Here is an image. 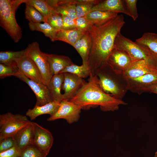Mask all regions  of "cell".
Returning a JSON list of instances; mask_svg holds the SVG:
<instances>
[{"mask_svg": "<svg viewBox=\"0 0 157 157\" xmlns=\"http://www.w3.org/2000/svg\"><path fill=\"white\" fill-rule=\"evenodd\" d=\"M27 116L10 112L0 115V139L13 137L21 129L31 122Z\"/></svg>", "mask_w": 157, "mask_h": 157, "instance_id": "8992f818", "label": "cell"}, {"mask_svg": "<svg viewBox=\"0 0 157 157\" xmlns=\"http://www.w3.org/2000/svg\"><path fill=\"white\" fill-rule=\"evenodd\" d=\"M64 79L63 73L54 75L47 85L53 101L60 103L63 99L61 90Z\"/></svg>", "mask_w": 157, "mask_h": 157, "instance_id": "7402d4cb", "label": "cell"}, {"mask_svg": "<svg viewBox=\"0 0 157 157\" xmlns=\"http://www.w3.org/2000/svg\"><path fill=\"white\" fill-rule=\"evenodd\" d=\"M150 92L157 94V83L152 87L150 89Z\"/></svg>", "mask_w": 157, "mask_h": 157, "instance_id": "ab89813d", "label": "cell"}, {"mask_svg": "<svg viewBox=\"0 0 157 157\" xmlns=\"http://www.w3.org/2000/svg\"><path fill=\"white\" fill-rule=\"evenodd\" d=\"M60 105V103L54 101L41 106L35 105L33 108L28 110L26 115L29 117L31 120L42 115L47 114L51 116L56 113Z\"/></svg>", "mask_w": 157, "mask_h": 157, "instance_id": "44dd1931", "label": "cell"}, {"mask_svg": "<svg viewBox=\"0 0 157 157\" xmlns=\"http://www.w3.org/2000/svg\"><path fill=\"white\" fill-rule=\"evenodd\" d=\"M127 79L128 90L140 94L145 92H150L152 87L157 83V73Z\"/></svg>", "mask_w": 157, "mask_h": 157, "instance_id": "9c48e42d", "label": "cell"}, {"mask_svg": "<svg viewBox=\"0 0 157 157\" xmlns=\"http://www.w3.org/2000/svg\"><path fill=\"white\" fill-rule=\"evenodd\" d=\"M66 72L74 74L83 78L89 77L91 74L89 68L83 64L79 66L74 64L67 67L60 73Z\"/></svg>", "mask_w": 157, "mask_h": 157, "instance_id": "f546056e", "label": "cell"}, {"mask_svg": "<svg viewBox=\"0 0 157 157\" xmlns=\"http://www.w3.org/2000/svg\"><path fill=\"white\" fill-rule=\"evenodd\" d=\"M15 77L26 83L33 91L36 98L35 105L41 106L53 101L47 85L31 80L20 72Z\"/></svg>", "mask_w": 157, "mask_h": 157, "instance_id": "30bf717a", "label": "cell"}, {"mask_svg": "<svg viewBox=\"0 0 157 157\" xmlns=\"http://www.w3.org/2000/svg\"><path fill=\"white\" fill-rule=\"evenodd\" d=\"M86 32L81 31L77 28L71 30L62 29L58 31L55 41L60 40L63 41L73 46L75 43Z\"/></svg>", "mask_w": 157, "mask_h": 157, "instance_id": "cb8c5ba5", "label": "cell"}, {"mask_svg": "<svg viewBox=\"0 0 157 157\" xmlns=\"http://www.w3.org/2000/svg\"><path fill=\"white\" fill-rule=\"evenodd\" d=\"M19 72L32 80L43 83L40 71L33 61L26 54L16 60Z\"/></svg>", "mask_w": 157, "mask_h": 157, "instance_id": "5bb4252c", "label": "cell"}, {"mask_svg": "<svg viewBox=\"0 0 157 157\" xmlns=\"http://www.w3.org/2000/svg\"><path fill=\"white\" fill-rule=\"evenodd\" d=\"M75 21L76 28L84 32L88 31L93 25L85 17L77 18Z\"/></svg>", "mask_w": 157, "mask_h": 157, "instance_id": "d590c367", "label": "cell"}, {"mask_svg": "<svg viewBox=\"0 0 157 157\" xmlns=\"http://www.w3.org/2000/svg\"><path fill=\"white\" fill-rule=\"evenodd\" d=\"M70 101L79 106L81 109L88 110L98 106L104 112L118 110L121 105L127 103L107 94L103 90L97 77L90 74L88 82Z\"/></svg>", "mask_w": 157, "mask_h": 157, "instance_id": "7a4b0ae2", "label": "cell"}, {"mask_svg": "<svg viewBox=\"0 0 157 157\" xmlns=\"http://www.w3.org/2000/svg\"><path fill=\"white\" fill-rule=\"evenodd\" d=\"M34 126L33 144L47 155L53 142L51 133L36 123L33 122Z\"/></svg>", "mask_w": 157, "mask_h": 157, "instance_id": "4fadbf2b", "label": "cell"}, {"mask_svg": "<svg viewBox=\"0 0 157 157\" xmlns=\"http://www.w3.org/2000/svg\"><path fill=\"white\" fill-rule=\"evenodd\" d=\"M157 67L144 60L133 61L123 74L127 78L139 77L151 73H157Z\"/></svg>", "mask_w": 157, "mask_h": 157, "instance_id": "9a60e30c", "label": "cell"}, {"mask_svg": "<svg viewBox=\"0 0 157 157\" xmlns=\"http://www.w3.org/2000/svg\"><path fill=\"white\" fill-rule=\"evenodd\" d=\"M50 6L56 12L62 15L75 20L76 4L75 0H47Z\"/></svg>", "mask_w": 157, "mask_h": 157, "instance_id": "e0dca14e", "label": "cell"}, {"mask_svg": "<svg viewBox=\"0 0 157 157\" xmlns=\"http://www.w3.org/2000/svg\"><path fill=\"white\" fill-rule=\"evenodd\" d=\"M45 54L53 75L60 73L67 67L74 64L67 56L46 53Z\"/></svg>", "mask_w": 157, "mask_h": 157, "instance_id": "ffe728a7", "label": "cell"}, {"mask_svg": "<svg viewBox=\"0 0 157 157\" xmlns=\"http://www.w3.org/2000/svg\"><path fill=\"white\" fill-rule=\"evenodd\" d=\"M154 157H157V151L155 153Z\"/></svg>", "mask_w": 157, "mask_h": 157, "instance_id": "60d3db41", "label": "cell"}, {"mask_svg": "<svg viewBox=\"0 0 157 157\" xmlns=\"http://www.w3.org/2000/svg\"><path fill=\"white\" fill-rule=\"evenodd\" d=\"M107 11L122 13L131 17L125 0H105L101 1L92 7L91 12Z\"/></svg>", "mask_w": 157, "mask_h": 157, "instance_id": "2e32d148", "label": "cell"}, {"mask_svg": "<svg viewBox=\"0 0 157 157\" xmlns=\"http://www.w3.org/2000/svg\"><path fill=\"white\" fill-rule=\"evenodd\" d=\"M26 0H0V26L15 43L22 37V31L16 21V11Z\"/></svg>", "mask_w": 157, "mask_h": 157, "instance_id": "277c9868", "label": "cell"}, {"mask_svg": "<svg viewBox=\"0 0 157 157\" xmlns=\"http://www.w3.org/2000/svg\"><path fill=\"white\" fill-rule=\"evenodd\" d=\"M94 5L86 3H80L76 4V15L77 18L84 17L91 12L92 8Z\"/></svg>", "mask_w": 157, "mask_h": 157, "instance_id": "836d02e7", "label": "cell"}, {"mask_svg": "<svg viewBox=\"0 0 157 157\" xmlns=\"http://www.w3.org/2000/svg\"><path fill=\"white\" fill-rule=\"evenodd\" d=\"M25 15L29 22L41 23L47 22L44 17L35 7L27 3H25Z\"/></svg>", "mask_w": 157, "mask_h": 157, "instance_id": "f1b7e54d", "label": "cell"}, {"mask_svg": "<svg viewBox=\"0 0 157 157\" xmlns=\"http://www.w3.org/2000/svg\"><path fill=\"white\" fill-rule=\"evenodd\" d=\"M62 16L63 22L62 29L71 30L77 28L75 20L65 15H62Z\"/></svg>", "mask_w": 157, "mask_h": 157, "instance_id": "74e56055", "label": "cell"}, {"mask_svg": "<svg viewBox=\"0 0 157 157\" xmlns=\"http://www.w3.org/2000/svg\"><path fill=\"white\" fill-rule=\"evenodd\" d=\"M92 44V38L90 33L88 31L86 32L73 46L81 57L82 64L88 68V61Z\"/></svg>", "mask_w": 157, "mask_h": 157, "instance_id": "ac0fdd59", "label": "cell"}, {"mask_svg": "<svg viewBox=\"0 0 157 157\" xmlns=\"http://www.w3.org/2000/svg\"><path fill=\"white\" fill-rule=\"evenodd\" d=\"M25 3H27L35 7L47 19L53 13L56 12L50 6L47 0H26Z\"/></svg>", "mask_w": 157, "mask_h": 157, "instance_id": "4316f807", "label": "cell"}, {"mask_svg": "<svg viewBox=\"0 0 157 157\" xmlns=\"http://www.w3.org/2000/svg\"><path fill=\"white\" fill-rule=\"evenodd\" d=\"M94 75L97 77L104 91L115 98L122 100L128 90L127 79L123 74L115 71L107 63L96 70Z\"/></svg>", "mask_w": 157, "mask_h": 157, "instance_id": "3957f363", "label": "cell"}, {"mask_svg": "<svg viewBox=\"0 0 157 157\" xmlns=\"http://www.w3.org/2000/svg\"><path fill=\"white\" fill-rule=\"evenodd\" d=\"M28 25L31 30L42 32L45 36L49 38L52 42L56 41L58 31L48 22H45L43 23L29 22Z\"/></svg>", "mask_w": 157, "mask_h": 157, "instance_id": "484cf974", "label": "cell"}, {"mask_svg": "<svg viewBox=\"0 0 157 157\" xmlns=\"http://www.w3.org/2000/svg\"><path fill=\"white\" fill-rule=\"evenodd\" d=\"M128 9L131 14V17L134 21L138 18L137 8V0H125Z\"/></svg>", "mask_w": 157, "mask_h": 157, "instance_id": "8d00e7d4", "label": "cell"}, {"mask_svg": "<svg viewBox=\"0 0 157 157\" xmlns=\"http://www.w3.org/2000/svg\"><path fill=\"white\" fill-rule=\"evenodd\" d=\"M26 50L18 51H7L0 52V64L17 68V60L26 54Z\"/></svg>", "mask_w": 157, "mask_h": 157, "instance_id": "d4e9b609", "label": "cell"}, {"mask_svg": "<svg viewBox=\"0 0 157 157\" xmlns=\"http://www.w3.org/2000/svg\"><path fill=\"white\" fill-rule=\"evenodd\" d=\"M34 126L33 122L19 130L13 137L16 146L20 150L33 144Z\"/></svg>", "mask_w": 157, "mask_h": 157, "instance_id": "d6986e66", "label": "cell"}, {"mask_svg": "<svg viewBox=\"0 0 157 157\" xmlns=\"http://www.w3.org/2000/svg\"><path fill=\"white\" fill-rule=\"evenodd\" d=\"M114 48L125 51L132 61L144 60L157 68V55L153 53L146 46L132 41L122 35L120 33L115 38Z\"/></svg>", "mask_w": 157, "mask_h": 157, "instance_id": "5b68a950", "label": "cell"}, {"mask_svg": "<svg viewBox=\"0 0 157 157\" xmlns=\"http://www.w3.org/2000/svg\"><path fill=\"white\" fill-rule=\"evenodd\" d=\"M132 61L125 51L114 48L108 59L107 63L116 72L123 74Z\"/></svg>", "mask_w": 157, "mask_h": 157, "instance_id": "7c38bea8", "label": "cell"}, {"mask_svg": "<svg viewBox=\"0 0 157 157\" xmlns=\"http://www.w3.org/2000/svg\"><path fill=\"white\" fill-rule=\"evenodd\" d=\"M27 55L35 63L40 73L43 83L47 85L53 76L49 68L45 53L40 49L37 42L28 44L25 49Z\"/></svg>", "mask_w": 157, "mask_h": 157, "instance_id": "52a82bcc", "label": "cell"}, {"mask_svg": "<svg viewBox=\"0 0 157 157\" xmlns=\"http://www.w3.org/2000/svg\"><path fill=\"white\" fill-rule=\"evenodd\" d=\"M47 155L35 145L32 144L20 150L17 157H46Z\"/></svg>", "mask_w": 157, "mask_h": 157, "instance_id": "4dcf8cb0", "label": "cell"}, {"mask_svg": "<svg viewBox=\"0 0 157 157\" xmlns=\"http://www.w3.org/2000/svg\"><path fill=\"white\" fill-rule=\"evenodd\" d=\"M118 13L112 12L94 11L91 12L85 16L92 25L101 26L116 17Z\"/></svg>", "mask_w": 157, "mask_h": 157, "instance_id": "603a6c76", "label": "cell"}, {"mask_svg": "<svg viewBox=\"0 0 157 157\" xmlns=\"http://www.w3.org/2000/svg\"><path fill=\"white\" fill-rule=\"evenodd\" d=\"M16 146L13 137L0 139V153L7 151Z\"/></svg>", "mask_w": 157, "mask_h": 157, "instance_id": "e575fe53", "label": "cell"}, {"mask_svg": "<svg viewBox=\"0 0 157 157\" xmlns=\"http://www.w3.org/2000/svg\"><path fill=\"white\" fill-rule=\"evenodd\" d=\"M137 43L147 47L152 52L157 55V34L147 32L136 40Z\"/></svg>", "mask_w": 157, "mask_h": 157, "instance_id": "83f0119b", "label": "cell"}, {"mask_svg": "<svg viewBox=\"0 0 157 157\" xmlns=\"http://www.w3.org/2000/svg\"><path fill=\"white\" fill-rule=\"evenodd\" d=\"M125 22L123 16L118 15L115 18L99 26L92 25L88 31L92 39V46L88 61L91 74L107 63L108 59L114 49L117 36Z\"/></svg>", "mask_w": 157, "mask_h": 157, "instance_id": "6da1fadb", "label": "cell"}, {"mask_svg": "<svg viewBox=\"0 0 157 157\" xmlns=\"http://www.w3.org/2000/svg\"><path fill=\"white\" fill-rule=\"evenodd\" d=\"M64 79L62 87L63 99L70 101L86 82L83 78L69 73H63Z\"/></svg>", "mask_w": 157, "mask_h": 157, "instance_id": "8fae6325", "label": "cell"}, {"mask_svg": "<svg viewBox=\"0 0 157 157\" xmlns=\"http://www.w3.org/2000/svg\"><path fill=\"white\" fill-rule=\"evenodd\" d=\"M81 107L70 101L63 99L60 102V106L56 113L48 118L51 121L60 119H65L69 124L77 122L80 117Z\"/></svg>", "mask_w": 157, "mask_h": 157, "instance_id": "ba28073f", "label": "cell"}, {"mask_svg": "<svg viewBox=\"0 0 157 157\" xmlns=\"http://www.w3.org/2000/svg\"><path fill=\"white\" fill-rule=\"evenodd\" d=\"M20 150L15 146L7 151L0 153V157H17Z\"/></svg>", "mask_w": 157, "mask_h": 157, "instance_id": "f35d334b", "label": "cell"}, {"mask_svg": "<svg viewBox=\"0 0 157 157\" xmlns=\"http://www.w3.org/2000/svg\"></svg>", "mask_w": 157, "mask_h": 157, "instance_id": "b9f144b4", "label": "cell"}, {"mask_svg": "<svg viewBox=\"0 0 157 157\" xmlns=\"http://www.w3.org/2000/svg\"><path fill=\"white\" fill-rule=\"evenodd\" d=\"M47 22L57 31L62 29V15L56 12L52 14L47 19Z\"/></svg>", "mask_w": 157, "mask_h": 157, "instance_id": "1f68e13d", "label": "cell"}, {"mask_svg": "<svg viewBox=\"0 0 157 157\" xmlns=\"http://www.w3.org/2000/svg\"><path fill=\"white\" fill-rule=\"evenodd\" d=\"M19 73L18 68L0 64V78H1L10 76H15Z\"/></svg>", "mask_w": 157, "mask_h": 157, "instance_id": "d6a6232c", "label": "cell"}]
</instances>
